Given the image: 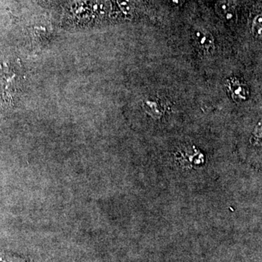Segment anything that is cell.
Instances as JSON below:
<instances>
[{
    "label": "cell",
    "mask_w": 262,
    "mask_h": 262,
    "mask_svg": "<svg viewBox=\"0 0 262 262\" xmlns=\"http://www.w3.org/2000/svg\"><path fill=\"white\" fill-rule=\"evenodd\" d=\"M215 10H216L217 14L226 21H231L235 16L233 8L231 6L228 2L225 1V0H222L217 3L215 5Z\"/></svg>",
    "instance_id": "obj_1"
},
{
    "label": "cell",
    "mask_w": 262,
    "mask_h": 262,
    "mask_svg": "<svg viewBox=\"0 0 262 262\" xmlns=\"http://www.w3.org/2000/svg\"><path fill=\"white\" fill-rule=\"evenodd\" d=\"M196 41L199 42L202 47L208 48L211 47L213 45V41L210 35L207 34L206 33L202 32V31H198L195 34Z\"/></svg>",
    "instance_id": "obj_2"
},
{
    "label": "cell",
    "mask_w": 262,
    "mask_h": 262,
    "mask_svg": "<svg viewBox=\"0 0 262 262\" xmlns=\"http://www.w3.org/2000/svg\"><path fill=\"white\" fill-rule=\"evenodd\" d=\"M262 20L261 15H257L253 20L252 32L255 37L259 38L261 37Z\"/></svg>",
    "instance_id": "obj_3"
},
{
    "label": "cell",
    "mask_w": 262,
    "mask_h": 262,
    "mask_svg": "<svg viewBox=\"0 0 262 262\" xmlns=\"http://www.w3.org/2000/svg\"><path fill=\"white\" fill-rule=\"evenodd\" d=\"M0 261L2 262H29L26 258L16 257L8 253H0Z\"/></svg>",
    "instance_id": "obj_4"
},
{
    "label": "cell",
    "mask_w": 262,
    "mask_h": 262,
    "mask_svg": "<svg viewBox=\"0 0 262 262\" xmlns=\"http://www.w3.org/2000/svg\"><path fill=\"white\" fill-rule=\"evenodd\" d=\"M170 4L174 5V6H180L184 3V0H169Z\"/></svg>",
    "instance_id": "obj_5"
}]
</instances>
